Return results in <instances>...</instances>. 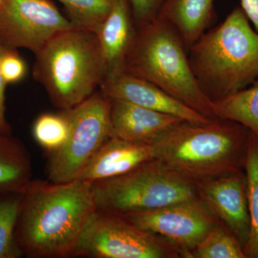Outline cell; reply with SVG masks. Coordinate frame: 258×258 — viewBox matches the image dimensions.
<instances>
[{"mask_svg": "<svg viewBox=\"0 0 258 258\" xmlns=\"http://www.w3.org/2000/svg\"><path fill=\"white\" fill-rule=\"evenodd\" d=\"M97 211L92 183L32 181L21 192L15 237L23 255L73 257L80 237Z\"/></svg>", "mask_w": 258, "mask_h": 258, "instance_id": "obj_1", "label": "cell"}, {"mask_svg": "<svg viewBox=\"0 0 258 258\" xmlns=\"http://www.w3.org/2000/svg\"><path fill=\"white\" fill-rule=\"evenodd\" d=\"M250 133L233 120L182 121L154 144V159L196 181L244 170Z\"/></svg>", "mask_w": 258, "mask_h": 258, "instance_id": "obj_2", "label": "cell"}, {"mask_svg": "<svg viewBox=\"0 0 258 258\" xmlns=\"http://www.w3.org/2000/svg\"><path fill=\"white\" fill-rule=\"evenodd\" d=\"M187 55L199 85L213 102L248 87L258 78V33L239 7L205 32Z\"/></svg>", "mask_w": 258, "mask_h": 258, "instance_id": "obj_3", "label": "cell"}, {"mask_svg": "<svg viewBox=\"0 0 258 258\" xmlns=\"http://www.w3.org/2000/svg\"><path fill=\"white\" fill-rule=\"evenodd\" d=\"M123 71L153 83L209 119H217L213 101L199 85L182 40L157 17L137 28Z\"/></svg>", "mask_w": 258, "mask_h": 258, "instance_id": "obj_4", "label": "cell"}, {"mask_svg": "<svg viewBox=\"0 0 258 258\" xmlns=\"http://www.w3.org/2000/svg\"><path fill=\"white\" fill-rule=\"evenodd\" d=\"M35 55L33 76L61 110L86 101L106 76L101 44L91 30L73 27L60 32Z\"/></svg>", "mask_w": 258, "mask_h": 258, "instance_id": "obj_5", "label": "cell"}, {"mask_svg": "<svg viewBox=\"0 0 258 258\" xmlns=\"http://www.w3.org/2000/svg\"><path fill=\"white\" fill-rule=\"evenodd\" d=\"M91 183L97 210L118 215L200 198L198 181L157 159L119 176Z\"/></svg>", "mask_w": 258, "mask_h": 258, "instance_id": "obj_6", "label": "cell"}, {"mask_svg": "<svg viewBox=\"0 0 258 258\" xmlns=\"http://www.w3.org/2000/svg\"><path fill=\"white\" fill-rule=\"evenodd\" d=\"M73 257L179 258L181 251L161 236L139 228L124 217L97 210Z\"/></svg>", "mask_w": 258, "mask_h": 258, "instance_id": "obj_7", "label": "cell"}, {"mask_svg": "<svg viewBox=\"0 0 258 258\" xmlns=\"http://www.w3.org/2000/svg\"><path fill=\"white\" fill-rule=\"evenodd\" d=\"M62 111L69 118L71 134L62 149L50 154L47 175L54 183L78 179L90 159L113 137L109 101L101 93Z\"/></svg>", "mask_w": 258, "mask_h": 258, "instance_id": "obj_8", "label": "cell"}, {"mask_svg": "<svg viewBox=\"0 0 258 258\" xmlns=\"http://www.w3.org/2000/svg\"><path fill=\"white\" fill-rule=\"evenodd\" d=\"M121 216L139 228L166 239L185 258H191L193 249L221 221L200 198Z\"/></svg>", "mask_w": 258, "mask_h": 258, "instance_id": "obj_9", "label": "cell"}, {"mask_svg": "<svg viewBox=\"0 0 258 258\" xmlns=\"http://www.w3.org/2000/svg\"><path fill=\"white\" fill-rule=\"evenodd\" d=\"M47 0H3L0 5V44L36 54L52 37L73 28Z\"/></svg>", "mask_w": 258, "mask_h": 258, "instance_id": "obj_10", "label": "cell"}, {"mask_svg": "<svg viewBox=\"0 0 258 258\" xmlns=\"http://www.w3.org/2000/svg\"><path fill=\"white\" fill-rule=\"evenodd\" d=\"M200 198L229 229L243 249L250 234L247 179L244 170L198 181Z\"/></svg>", "mask_w": 258, "mask_h": 258, "instance_id": "obj_11", "label": "cell"}, {"mask_svg": "<svg viewBox=\"0 0 258 258\" xmlns=\"http://www.w3.org/2000/svg\"><path fill=\"white\" fill-rule=\"evenodd\" d=\"M101 93L108 99H118L161 113H167L195 124L212 121L177 101L153 83L118 71L106 75L101 86Z\"/></svg>", "mask_w": 258, "mask_h": 258, "instance_id": "obj_12", "label": "cell"}, {"mask_svg": "<svg viewBox=\"0 0 258 258\" xmlns=\"http://www.w3.org/2000/svg\"><path fill=\"white\" fill-rule=\"evenodd\" d=\"M113 137L134 142L154 144L184 120L129 102L108 99Z\"/></svg>", "mask_w": 258, "mask_h": 258, "instance_id": "obj_13", "label": "cell"}, {"mask_svg": "<svg viewBox=\"0 0 258 258\" xmlns=\"http://www.w3.org/2000/svg\"><path fill=\"white\" fill-rule=\"evenodd\" d=\"M154 159V144L111 137L90 159L78 179L90 182L124 174Z\"/></svg>", "mask_w": 258, "mask_h": 258, "instance_id": "obj_14", "label": "cell"}, {"mask_svg": "<svg viewBox=\"0 0 258 258\" xmlns=\"http://www.w3.org/2000/svg\"><path fill=\"white\" fill-rule=\"evenodd\" d=\"M111 2L108 16L95 31L106 60V75L123 71L137 33L129 0Z\"/></svg>", "mask_w": 258, "mask_h": 258, "instance_id": "obj_15", "label": "cell"}, {"mask_svg": "<svg viewBox=\"0 0 258 258\" xmlns=\"http://www.w3.org/2000/svg\"><path fill=\"white\" fill-rule=\"evenodd\" d=\"M214 16V0H166L157 17L175 30L188 51L207 32Z\"/></svg>", "mask_w": 258, "mask_h": 258, "instance_id": "obj_16", "label": "cell"}, {"mask_svg": "<svg viewBox=\"0 0 258 258\" xmlns=\"http://www.w3.org/2000/svg\"><path fill=\"white\" fill-rule=\"evenodd\" d=\"M31 178V160L26 147L11 134H0V194L22 192Z\"/></svg>", "mask_w": 258, "mask_h": 258, "instance_id": "obj_17", "label": "cell"}, {"mask_svg": "<svg viewBox=\"0 0 258 258\" xmlns=\"http://www.w3.org/2000/svg\"><path fill=\"white\" fill-rule=\"evenodd\" d=\"M213 103L217 119L237 122L258 137V78L248 87Z\"/></svg>", "mask_w": 258, "mask_h": 258, "instance_id": "obj_18", "label": "cell"}, {"mask_svg": "<svg viewBox=\"0 0 258 258\" xmlns=\"http://www.w3.org/2000/svg\"><path fill=\"white\" fill-rule=\"evenodd\" d=\"M250 234L243 247L246 258H258V137L251 132L246 161Z\"/></svg>", "mask_w": 258, "mask_h": 258, "instance_id": "obj_19", "label": "cell"}, {"mask_svg": "<svg viewBox=\"0 0 258 258\" xmlns=\"http://www.w3.org/2000/svg\"><path fill=\"white\" fill-rule=\"evenodd\" d=\"M191 258H246L240 242L222 221L193 249Z\"/></svg>", "mask_w": 258, "mask_h": 258, "instance_id": "obj_20", "label": "cell"}, {"mask_svg": "<svg viewBox=\"0 0 258 258\" xmlns=\"http://www.w3.org/2000/svg\"><path fill=\"white\" fill-rule=\"evenodd\" d=\"M20 199L21 192L0 194V258L23 255L15 237Z\"/></svg>", "mask_w": 258, "mask_h": 258, "instance_id": "obj_21", "label": "cell"}, {"mask_svg": "<svg viewBox=\"0 0 258 258\" xmlns=\"http://www.w3.org/2000/svg\"><path fill=\"white\" fill-rule=\"evenodd\" d=\"M71 124L63 111L59 114L40 115L33 127L34 137L49 153L60 150L69 141Z\"/></svg>", "mask_w": 258, "mask_h": 258, "instance_id": "obj_22", "label": "cell"}, {"mask_svg": "<svg viewBox=\"0 0 258 258\" xmlns=\"http://www.w3.org/2000/svg\"><path fill=\"white\" fill-rule=\"evenodd\" d=\"M69 11L75 28L96 31L108 16L111 0H58Z\"/></svg>", "mask_w": 258, "mask_h": 258, "instance_id": "obj_23", "label": "cell"}, {"mask_svg": "<svg viewBox=\"0 0 258 258\" xmlns=\"http://www.w3.org/2000/svg\"><path fill=\"white\" fill-rule=\"evenodd\" d=\"M0 69L8 83L19 82L26 74V66L16 50L6 48L0 60Z\"/></svg>", "mask_w": 258, "mask_h": 258, "instance_id": "obj_24", "label": "cell"}, {"mask_svg": "<svg viewBox=\"0 0 258 258\" xmlns=\"http://www.w3.org/2000/svg\"><path fill=\"white\" fill-rule=\"evenodd\" d=\"M166 0H129L134 21L137 28L157 16Z\"/></svg>", "mask_w": 258, "mask_h": 258, "instance_id": "obj_25", "label": "cell"}, {"mask_svg": "<svg viewBox=\"0 0 258 258\" xmlns=\"http://www.w3.org/2000/svg\"><path fill=\"white\" fill-rule=\"evenodd\" d=\"M6 47L0 44V60ZM8 83L5 81L0 69V134L10 135L11 134V127L7 121L5 117V90Z\"/></svg>", "mask_w": 258, "mask_h": 258, "instance_id": "obj_26", "label": "cell"}, {"mask_svg": "<svg viewBox=\"0 0 258 258\" xmlns=\"http://www.w3.org/2000/svg\"><path fill=\"white\" fill-rule=\"evenodd\" d=\"M241 8L258 33V0H240Z\"/></svg>", "mask_w": 258, "mask_h": 258, "instance_id": "obj_27", "label": "cell"}, {"mask_svg": "<svg viewBox=\"0 0 258 258\" xmlns=\"http://www.w3.org/2000/svg\"><path fill=\"white\" fill-rule=\"evenodd\" d=\"M3 0H0V5H1L2 3H3Z\"/></svg>", "mask_w": 258, "mask_h": 258, "instance_id": "obj_28", "label": "cell"}]
</instances>
